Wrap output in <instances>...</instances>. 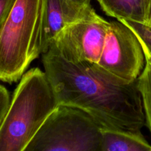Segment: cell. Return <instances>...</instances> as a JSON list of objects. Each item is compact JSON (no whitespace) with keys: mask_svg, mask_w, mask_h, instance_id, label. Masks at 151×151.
<instances>
[{"mask_svg":"<svg viewBox=\"0 0 151 151\" xmlns=\"http://www.w3.org/2000/svg\"><path fill=\"white\" fill-rule=\"evenodd\" d=\"M129 27L139 39L143 50L151 57V27L129 20H120Z\"/></svg>","mask_w":151,"mask_h":151,"instance_id":"obj_11","label":"cell"},{"mask_svg":"<svg viewBox=\"0 0 151 151\" xmlns=\"http://www.w3.org/2000/svg\"><path fill=\"white\" fill-rule=\"evenodd\" d=\"M59 106L44 71L24 74L0 125V151H23Z\"/></svg>","mask_w":151,"mask_h":151,"instance_id":"obj_2","label":"cell"},{"mask_svg":"<svg viewBox=\"0 0 151 151\" xmlns=\"http://www.w3.org/2000/svg\"><path fill=\"white\" fill-rule=\"evenodd\" d=\"M145 63L144 50L135 32L119 19L109 21L97 67L111 79L128 84L137 81Z\"/></svg>","mask_w":151,"mask_h":151,"instance_id":"obj_5","label":"cell"},{"mask_svg":"<svg viewBox=\"0 0 151 151\" xmlns=\"http://www.w3.org/2000/svg\"><path fill=\"white\" fill-rule=\"evenodd\" d=\"M144 52H145V55H147V57H148V58H150V60H151V57H150V55H148V54H147V52H145V51H144Z\"/></svg>","mask_w":151,"mask_h":151,"instance_id":"obj_15","label":"cell"},{"mask_svg":"<svg viewBox=\"0 0 151 151\" xmlns=\"http://www.w3.org/2000/svg\"><path fill=\"white\" fill-rule=\"evenodd\" d=\"M145 60L144 69L137 79V87L142 100L146 125L151 134V60L147 55Z\"/></svg>","mask_w":151,"mask_h":151,"instance_id":"obj_10","label":"cell"},{"mask_svg":"<svg viewBox=\"0 0 151 151\" xmlns=\"http://www.w3.org/2000/svg\"><path fill=\"white\" fill-rule=\"evenodd\" d=\"M103 11L119 20L146 24L151 0H97Z\"/></svg>","mask_w":151,"mask_h":151,"instance_id":"obj_8","label":"cell"},{"mask_svg":"<svg viewBox=\"0 0 151 151\" xmlns=\"http://www.w3.org/2000/svg\"><path fill=\"white\" fill-rule=\"evenodd\" d=\"M43 0H16L0 28V81H19L41 55Z\"/></svg>","mask_w":151,"mask_h":151,"instance_id":"obj_3","label":"cell"},{"mask_svg":"<svg viewBox=\"0 0 151 151\" xmlns=\"http://www.w3.org/2000/svg\"><path fill=\"white\" fill-rule=\"evenodd\" d=\"M101 129L86 112L59 106L23 151H100Z\"/></svg>","mask_w":151,"mask_h":151,"instance_id":"obj_4","label":"cell"},{"mask_svg":"<svg viewBox=\"0 0 151 151\" xmlns=\"http://www.w3.org/2000/svg\"><path fill=\"white\" fill-rule=\"evenodd\" d=\"M10 94L4 86L0 84V125L7 114L10 106Z\"/></svg>","mask_w":151,"mask_h":151,"instance_id":"obj_12","label":"cell"},{"mask_svg":"<svg viewBox=\"0 0 151 151\" xmlns=\"http://www.w3.org/2000/svg\"><path fill=\"white\" fill-rule=\"evenodd\" d=\"M16 0H0V28L8 16Z\"/></svg>","mask_w":151,"mask_h":151,"instance_id":"obj_13","label":"cell"},{"mask_svg":"<svg viewBox=\"0 0 151 151\" xmlns=\"http://www.w3.org/2000/svg\"><path fill=\"white\" fill-rule=\"evenodd\" d=\"M100 151H151V145L142 133L101 129Z\"/></svg>","mask_w":151,"mask_h":151,"instance_id":"obj_9","label":"cell"},{"mask_svg":"<svg viewBox=\"0 0 151 151\" xmlns=\"http://www.w3.org/2000/svg\"><path fill=\"white\" fill-rule=\"evenodd\" d=\"M145 24H147V25H149V26H150V27H151V5H150V10H149L148 16H147V23H146Z\"/></svg>","mask_w":151,"mask_h":151,"instance_id":"obj_14","label":"cell"},{"mask_svg":"<svg viewBox=\"0 0 151 151\" xmlns=\"http://www.w3.org/2000/svg\"><path fill=\"white\" fill-rule=\"evenodd\" d=\"M42 61L59 106L86 112L102 129L142 133L146 121L137 81L119 83L96 63H72L52 48Z\"/></svg>","mask_w":151,"mask_h":151,"instance_id":"obj_1","label":"cell"},{"mask_svg":"<svg viewBox=\"0 0 151 151\" xmlns=\"http://www.w3.org/2000/svg\"><path fill=\"white\" fill-rule=\"evenodd\" d=\"M91 0H43L41 54L45 53L55 37L69 25L94 11Z\"/></svg>","mask_w":151,"mask_h":151,"instance_id":"obj_7","label":"cell"},{"mask_svg":"<svg viewBox=\"0 0 151 151\" xmlns=\"http://www.w3.org/2000/svg\"><path fill=\"white\" fill-rule=\"evenodd\" d=\"M109 27V22L94 10L64 28L55 37L50 48L72 63H97Z\"/></svg>","mask_w":151,"mask_h":151,"instance_id":"obj_6","label":"cell"}]
</instances>
